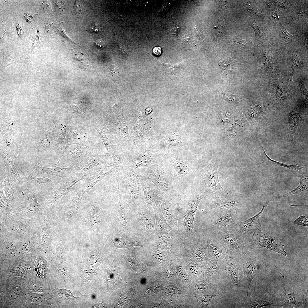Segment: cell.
Returning a JSON list of instances; mask_svg holds the SVG:
<instances>
[{
    "label": "cell",
    "instance_id": "23",
    "mask_svg": "<svg viewBox=\"0 0 308 308\" xmlns=\"http://www.w3.org/2000/svg\"><path fill=\"white\" fill-rule=\"evenodd\" d=\"M243 300L246 308H260L268 306L282 307L280 299L268 291L265 293V298H259L256 301L252 300L248 294L244 297Z\"/></svg>",
    "mask_w": 308,
    "mask_h": 308
},
{
    "label": "cell",
    "instance_id": "2",
    "mask_svg": "<svg viewBox=\"0 0 308 308\" xmlns=\"http://www.w3.org/2000/svg\"><path fill=\"white\" fill-rule=\"evenodd\" d=\"M207 195L205 190H196L180 207L177 225L175 229L182 238H187L193 234L194 218L198 205Z\"/></svg>",
    "mask_w": 308,
    "mask_h": 308
},
{
    "label": "cell",
    "instance_id": "51",
    "mask_svg": "<svg viewBox=\"0 0 308 308\" xmlns=\"http://www.w3.org/2000/svg\"><path fill=\"white\" fill-rule=\"evenodd\" d=\"M294 223L298 225L308 226V216L303 215L300 216L294 221Z\"/></svg>",
    "mask_w": 308,
    "mask_h": 308
},
{
    "label": "cell",
    "instance_id": "56",
    "mask_svg": "<svg viewBox=\"0 0 308 308\" xmlns=\"http://www.w3.org/2000/svg\"><path fill=\"white\" fill-rule=\"evenodd\" d=\"M88 30L92 33H97L100 32L101 30V29L100 26L97 23L94 22L91 23L89 26Z\"/></svg>",
    "mask_w": 308,
    "mask_h": 308
},
{
    "label": "cell",
    "instance_id": "31",
    "mask_svg": "<svg viewBox=\"0 0 308 308\" xmlns=\"http://www.w3.org/2000/svg\"><path fill=\"white\" fill-rule=\"evenodd\" d=\"M105 125L103 122L99 121L96 124V128L104 141L106 148L105 155L110 159L112 156L117 145L112 141V137L109 135L108 131Z\"/></svg>",
    "mask_w": 308,
    "mask_h": 308
},
{
    "label": "cell",
    "instance_id": "57",
    "mask_svg": "<svg viewBox=\"0 0 308 308\" xmlns=\"http://www.w3.org/2000/svg\"><path fill=\"white\" fill-rule=\"evenodd\" d=\"M248 11L252 14L261 17L262 14L259 10L253 6H249L248 8Z\"/></svg>",
    "mask_w": 308,
    "mask_h": 308
},
{
    "label": "cell",
    "instance_id": "18",
    "mask_svg": "<svg viewBox=\"0 0 308 308\" xmlns=\"http://www.w3.org/2000/svg\"><path fill=\"white\" fill-rule=\"evenodd\" d=\"M0 187L4 193L10 200L14 201L19 182L7 169L4 164L0 165Z\"/></svg>",
    "mask_w": 308,
    "mask_h": 308
},
{
    "label": "cell",
    "instance_id": "58",
    "mask_svg": "<svg viewBox=\"0 0 308 308\" xmlns=\"http://www.w3.org/2000/svg\"><path fill=\"white\" fill-rule=\"evenodd\" d=\"M280 35L285 39H289L294 37L288 33L285 29H283L281 31Z\"/></svg>",
    "mask_w": 308,
    "mask_h": 308
},
{
    "label": "cell",
    "instance_id": "35",
    "mask_svg": "<svg viewBox=\"0 0 308 308\" xmlns=\"http://www.w3.org/2000/svg\"><path fill=\"white\" fill-rule=\"evenodd\" d=\"M85 192V186L83 187L72 198L67 207L68 216L70 219L74 217L78 212L80 208L82 199Z\"/></svg>",
    "mask_w": 308,
    "mask_h": 308
},
{
    "label": "cell",
    "instance_id": "32",
    "mask_svg": "<svg viewBox=\"0 0 308 308\" xmlns=\"http://www.w3.org/2000/svg\"><path fill=\"white\" fill-rule=\"evenodd\" d=\"M177 276V283L183 288L191 290L193 281L190 277L181 259L174 262Z\"/></svg>",
    "mask_w": 308,
    "mask_h": 308
},
{
    "label": "cell",
    "instance_id": "33",
    "mask_svg": "<svg viewBox=\"0 0 308 308\" xmlns=\"http://www.w3.org/2000/svg\"><path fill=\"white\" fill-rule=\"evenodd\" d=\"M191 289L193 293L200 295L216 294L219 293L214 288V285L207 282L204 279L193 281Z\"/></svg>",
    "mask_w": 308,
    "mask_h": 308
},
{
    "label": "cell",
    "instance_id": "3",
    "mask_svg": "<svg viewBox=\"0 0 308 308\" xmlns=\"http://www.w3.org/2000/svg\"><path fill=\"white\" fill-rule=\"evenodd\" d=\"M135 171L140 177L153 183L165 195L177 201L179 195L177 187L161 163L156 161Z\"/></svg>",
    "mask_w": 308,
    "mask_h": 308
},
{
    "label": "cell",
    "instance_id": "22",
    "mask_svg": "<svg viewBox=\"0 0 308 308\" xmlns=\"http://www.w3.org/2000/svg\"><path fill=\"white\" fill-rule=\"evenodd\" d=\"M228 250L215 236L207 239L206 257L212 261L222 262L226 255Z\"/></svg>",
    "mask_w": 308,
    "mask_h": 308
},
{
    "label": "cell",
    "instance_id": "16",
    "mask_svg": "<svg viewBox=\"0 0 308 308\" xmlns=\"http://www.w3.org/2000/svg\"><path fill=\"white\" fill-rule=\"evenodd\" d=\"M60 148L70 162L68 167L74 169L82 165L92 153L88 147L83 145L65 146Z\"/></svg>",
    "mask_w": 308,
    "mask_h": 308
},
{
    "label": "cell",
    "instance_id": "27",
    "mask_svg": "<svg viewBox=\"0 0 308 308\" xmlns=\"http://www.w3.org/2000/svg\"><path fill=\"white\" fill-rule=\"evenodd\" d=\"M110 159L106 155L92 152L82 165L74 170L76 173H83L100 165L104 164L110 165Z\"/></svg>",
    "mask_w": 308,
    "mask_h": 308
},
{
    "label": "cell",
    "instance_id": "28",
    "mask_svg": "<svg viewBox=\"0 0 308 308\" xmlns=\"http://www.w3.org/2000/svg\"><path fill=\"white\" fill-rule=\"evenodd\" d=\"M224 269L222 262L212 261L205 269L204 279L207 282L215 286L219 282L220 275Z\"/></svg>",
    "mask_w": 308,
    "mask_h": 308
},
{
    "label": "cell",
    "instance_id": "49",
    "mask_svg": "<svg viewBox=\"0 0 308 308\" xmlns=\"http://www.w3.org/2000/svg\"><path fill=\"white\" fill-rule=\"evenodd\" d=\"M169 144L172 146H176L181 142V137L176 133L173 134L169 138Z\"/></svg>",
    "mask_w": 308,
    "mask_h": 308
},
{
    "label": "cell",
    "instance_id": "14",
    "mask_svg": "<svg viewBox=\"0 0 308 308\" xmlns=\"http://www.w3.org/2000/svg\"><path fill=\"white\" fill-rule=\"evenodd\" d=\"M157 198L161 211L167 223L172 228H176L180 208L178 202L167 196L160 190Z\"/></svg>",
    "mask_w": 308,
    "mask_h": 308
},
{
    "label": "cell",
    "instance_id": "19",
    "mask_svg": "<svg viewBox=\"0 0 308 308\" xmlns=\"http://www.w3.org/2000/svg\"><path fill=\"white\" fill-rule=\"evenodd\" d=\"M114 167L108 164L100 165L88 170L86 173L85 190L88 193L95 185L113 172Z\"/></svg>",
    "mask_w": 308,
    "mask_h": 308
},
{
    "label": "cell",
    "instance_id": "36",
    "mask_svg": "<svg viewBox=\"0 0 308 308\" xmlns=\"http://www.w3.org/2000/svg\"><path fill=\"white\" fill-rule=\"evenodd\" d=\"M301 117L298 113L294 111L289 114L288 119L287 137L289 140L294 144V136L298 126L300 124Z\"/></svg>",
    "mask_w": 308,
    "mask_h": 308
},
{
    "label": "cell",
    "instance_id": "11",
    "mask_svg": "<svg viewBox=\"0 0 308 308\" xmlns=\"http://www.w3.org/2000/svg\"><path fill=\"white\" fill-rule=\"evenodd\" d=\"M190 305L194 308H231L229 302L220 293L200 295L192 291Z\"/></svg>",
    "mask_w": 308,
    "mask_h": 308
},
{
    "label": "cell",
    "instance_id": "38",
    "mask_svg": "<svg viewBox=\"0 0 308 308\" xmlns=\"http://www.w3.org/2000/svg\"><path fill=\"white\" fill-rule=\"evenodd\" d=\"M284 245L282 244L280 241L276 237L272 236H267L264 243L263 247L266 248L268 250L273 251L286 256L287 253L284 250Z\"/></svg>",
    "mask_w": 308,
    "mask_h": 308
},
{
    "label": "cell",
    "instance_id": "54",
    "mask_svg": "<svg viewBox=\"0 0 308 308\" xmlns=\"http://www.w3.org/2000/svg\"><path fill=\"white\" fill-rule=\"evenodd\" d=\"M301 295L303 300V308H307L308 299L307 288L301 290Z\"/></svg>",
    "mask_w": 308,
    "mask_h": 308
},
{
    "label": "cell",
    "instance_id": "42",
    "mask_svg": "<svg viewBox=\"0 0 308 308\" xmlns=\"http://www.w3.org/2000/svg\"><path fill=\"white\" fill-rule=\"evenodd\" d=\"M261 147L264 159L268 163L278 166L283 167L289 169L297 171H302L306 168L305 167L297 165H290L275 161L270 158L266 153L263 146L261 144Z\"/></svg>",
    "mask_w": 308,
    "mask_h": 308
},
{
    "label": "cell",
    "instance_id": "59",
    "mask_svg": "<svg viewBox=\"0 0 308 308\" xmlns=\"http://www.w3.org/2000/svg\"><path fill=\"white\" fill-rule=\"evenodd\" d=\"M161 49L160 47L156 46L153 49L152 52L154 55L156 56H159L161 55Z\"/></svg>",
    "mask_w": 308,
    "mask_h": 308
},
{
    "label": "cell",
    "instance_id": "45",
    "mask_svg": "<svg viewBox=\"0 0 308 308\" xmlns=\"http://www.w3.org/2000/svg\"><path fill=\"white\" fill-rule=\"evenodd\" d=\"M253 231V234L251 239L252 246L257 248H262L267 236L262 232L261 229L254 230Z\"/></svg>",
    "mask_w": 308,
    "mask_h": 308
},
{
    "label": "cell",
    "instance_id": "4",
    "mask_svg": "<svg viewBox=\"0 0 308 308\" xmlns=\"http://www.w3.org/2000/svg\"><path fill=\"white\" fill-rule=\"evenodd\" d=\"M181 257L191 258L206 269L212 262L206 257L207 239L194 236L182 239L181 242Z\"/></svg>",
    "mask_w": 308,
    "mask_h": 308
},
{
    "label": "cell",
    "instance_id": "41",
    "mask_svg": "<svg viewBox=\"0 0 308 308\" xmlns=\"http://www.w3.org/2000/svg\"><path fill=\"white\" fill-rule=\"evenodd\" d=\"M216 58L222 73V78L221 83H222L224 79L227 77L228 74L231 72L233 69L232 60L231 58L229 57L222 59L216 56Z\"/></svg>",
    "mask_w": 308,
    "mask_h": 308
},
{
    "label": "cell",
    "instance_id": "60",
    "mask_svg": "<svg viewBox=\"0 0 308 308\" xmlns=\"http://www.w3.org/2000/svg\"><path fill=\"white\" fill-rule=\"evenodd\" d=\"M218 5L220 7L223 9L229 7L228 3L226 1H222L219 2Z\"/></svg>",
    "mask_w": 308,
    "mask_h": 308
},
{
    "label": "cell",
    "instance_id": "46",
    "mask_svg": "<svg viewBox=\"0 0 308 308\" xmlns=\"http://www.w3.org/2000/svg\"><path fill=\"white\" fill-rule=\"evenodd\" d=\"M307 179V175L302 176L300 179L299 184L296 188L291 192L283 196L277 197L275 199L297 194L307 189V186L308 185Z\"/></svg>",
    "mask_w": 308,
    "mask_h": 308
},
{
    "label": "cell",
    "instance_id": "26",
    "mask_svg": "<svg viewBox=\"0 0 308 308\" xmlns=\"http://www.w3.org/2000/svg\"><path fill=\"white\" fill-rule=\"evenodd\" d=\"M139 181L143 193V197L149 211L157 198L159 189L152 183L139 176Z\"/></svg>",
    "mask_w": 308,
    "mask_h": 308
},
{
    "label": "cell",
    "instance_id": "34",
    "mask_svg": "<svg viewBox=\"0 0 308 308\" xmlns=\"http://www.w3.org/2000/svg\"><path fill=\"white\" fill-rule=\"evenodd\" d=\"M101 211L99 207L98 202L97 201H95L88 215L89 226L95 234L97 232L101 221Z\"/></svg>",
    "mask_w": 308,
    "mask_h": 308
},
{
    "label": "cell",
    "instance_id": "21",
    "mask_svg": "<svg viewBox=\"0 0 308 308\" xmlns=\"http://www.w3.org/2000/svg\"><path fill=\"white\" fill-rule=\"evenodd\" d=\"M156 225V232L159 240L163 239L173 228L167 223L161 211L158 198L153 204Z\"/></svg>",
    "mask_w": 308,
    "mask_h": 308
},
{
    "label": "cell",
    "instance_id": "48",
    "mask_svg": "<svg viewBox=\"0 0 308 308\" xmlns=\"http://www.w3.org/2000/svg\"><path fill=\"white\" fill-rule=\"evenodd\" d=\"M303 64V62L300 58L297 55L293 56L291 63L290 73L291 79H292L293 74L295 71Z\"/></svg>",
    "mask_w": 308,
    "mask_h": 308
},
{
    "label": "cell",
    "instance_id": "62",
    "mask_svg": "<svg viewBox=\"0 0 308 308\" xmlns=\"http://www.w3.org/2000/svg\"><path fill=\"white\" fill-rule=\"evenodd\" d=\"M41 234L42 240L45 242V240L47 239L48 238L47 232H46L45 230H42V231Z\"/></svg>",
    "mask_w": 308,
    "mask_h": 308
},
{
    "label": "cell",
    "instance_id": "15",
    "mask_svg": "<svg viewBox=\"0 0 308 308\" xmlns=\"http://www.w3.org/2000/svg\"><path fill=\"white\" fill-rule=\"evenodd\" d=\"M244 277V290L247 295L251 283L254 277L262 272V266L265 260H257L251 257L241 254Z\"/></svg>",
    "mask_w": 308,
    "mask_h": 308
},
{
    "label": "cell",
    "instance_id": "24",
    "mask_svg": "<svg viewBox=\"0 0 308 308\" xmlns=\"http://www.w3.org/2000/svg\"><path fill=\"white\" fill-rule=\"evenodd\" d=\"M193 60L189 59L184 62L175 64L165 63L159 61L157 62L163 74L173 80L177 81L182 72Z\"/></svg>",
    "mask_w": 308,
    "mask_h": 308
},
{
    "label": "cell",
    "instance_id": "63",
    "mask_svg": "<svg viewBox=\"0 0 308 308\" xmlns=\"http://www.w3.org/2000/svg\"><path fill=\"white\" fill-rule=\"evenodd\" d=\"M94 44L98 47L102 48L104 46V43L101 41H97L95 42Z\"/></svg>",
    "mask_w": 308,
    "mask_h": 308
},
{
    "label": "cell",
    "instance_id": "55",
    "mask_svg": "<svg viewBox=\"0 0 308 308\" xmlns=\"http://www.w3.org/2000/svg\"><path fill=\"white\" fill-rule=\"evenodd\" d=\"M220 25L215 26L212 29V33L215 37H220L223 33V27L220 26Z\"/></svg>",
    "mask_w": 308,
    "mask_h": 308
},
{
    "label": "cell",
    "instance_id": "29",
    "mask_svg": "<svg viewBox=\"0 0 308 308\" xmlns=\"http://www.w3.org/2000/svg\"><path fill=\"white\" fill-rule=\"evenodd\" d=\"M181 259L193 281L204 279L205 269L201 264L187 257H182Z\"/></svg>",
    "mask_w": 308,
    "mask_h": 308
},
{
    "label": "cell",
    "instance_id": "1",
    "mask_svg": "<svg viewBox=\"0 0 308 308\" xmlns=\"http://www.w3.org/2000/svg\"><path fill=\"white\" fill-rule=\"evenodd\" d=\"M222 262L224 269L214 288L228 301L232 308L245 307L243 298L246 295L241 254L228 250Z\"/></svg>",
    "mask_w": 308,
    "mask_h": 308
},
{
    "label": "cell",
    "instance_id": "17",
    "mask_svg": "<svg viewBox=\"0 0 308 308\" xmlns=\"http://www.w3.org/2000/svg\"><path fill=\"white\" fill-rule=\"evenodd\" d=\"M22 162V164L31 170L33 175L35 176L38 175L46 174L55 176L58 178L64 179L75 173L73 169L69 167H46L35 165L25 160H23Z\"/></svg>",
    "mask_w": 308,
    "mask_h": 308
},
{
    "label": "cell",
    "instance_id": "25",
    "mask_svg": "<svg viewBox=\"0 0 308 308\" xmlns=\"http://www.w3.org/2000/svg\"><path fill=\"white\" fill-rule=\"evenodd\" d=\"M17 169L23 181L30 183L35 186H38L42 191H47L46 190L51 187L52 185L58 184L59 178L54 179L50 177H38L33 176L27 172H23L19 167Z\"/></svg>",
    "mask_w": 308,
    "mask_h": 308
},
{
    "label": "cell",
    "instance_id": "52",
    "mask_svg": "<svg viewBox=\"0 0 308 308\" xmlns=\"http://www.w3.org/2000/svg\"><path fill=\"white\" fill-rule=\"evenodd\" d=\"M251 27L254 29L256 37L261 38L263 36V33L262 28L255 22H253L250 25Z\"/></svg>",
    "mask_w": 308,
    "mask_h": 308
},
{
    "label": "cell",
    "instance_id": "10",
    "mask_svg": "<svg viewBox=\"0 0 308 308\" xmlns=\"http://www.w3.org/2000/svg\"><path fill=\"white\" fill-rule=\"evenodd\" d=\"M139 176L136 171L126 169L125 172L117 178L124 190L125 194L132 202L139 197L141 189L139 181Z\"/></svg>",
    "mask_w": 308,
    "mask_h": 308
},
{
    "label": "cell",
    "instance_id": "50",
    "mask_svg": "<svg viewBox=\"0 0 308 308\" xmlns=\"http://www.w3.org/2000/svg\"><path fill=\"white\" fill-rule=\"evenodd\" d=\"M232 42L234 45L241 47H246L248 44L247 42L245 40H242L235 36H234L232 38Z\"/></svg>",
    "mask_w": 308,
    "mask_h": 308
},
{
    "label": "cell",
    "instance_id": "5",
    "mask_svg": "<svg viewBox=\"0 0 308 308\" xmlns=\"http://www.w3.org/2000/svg\"><path fill=\"white\" fill-rule=\"evenodd\" d=\"M219 209L211 219L210 228L229 233H238L239 220L238 207Z\"/></svg>",
    "mask_w": 308,
    "mask_h": 308
},
{
    "label": "cell",
    "instance_id": "44",
    "mask_svg": "<svg viewBox=\"0 0 308 308\" xmlns=\"http://www.w3.org/2000/svg\"><path fill=\"white\" fill-rule=\"evenodd\" d=\"M114 245L118 248H128L138 245L137 242L127 237H118L113 240Z\"/></svg>",
    "mask_w": 308,
    "mask_h": 308
},
{
    "label": "cell",
    "instance_id": "40",
    "mask_svg": "<svg viewBox=\"0 0 308 308\" xmlns=\"http://www.w3.org/2000/svg\"><path fill=\"white\" fill-rule=\"evenodd\" d=\"M0 154L4 161V165L7 169L22 184L23 181L19 174L17 168L14 164V158L10 157L2 151H0Z\"/></svg>",
    "mask_w": 308,
    "mask_h": 308
},
{
    "label": "cell",
    "instance_id": "6",
    "mask_svg": "<svg viewBox=\"0 0 308 308\" xmlns=\"http://www.w3.org/2000/svg\"><path fill=\"white\" fill-rule=\"evenodd\" d=\"M248 232L242 234H232L218 230H214V236L228 250L244 254L250 257L253 254L246 248L244 240Z\"/></svg>",
    "mask_w": 308,
    "mask_h": 308
},
{
    "label": "cell",
    "instance_id": "39",
    "mask_svg": "<svg viewBox=\"0 0 308 308\" xmlns=\"http://www.w3.org/2000/svg\"><path fill=\"white\" fill-rule=\"evenodd\" d=\"M68 57L70 60L74 67L77 69L81 70H90L91 66L86 61V59L83 54L76 53L74 54H68Z\"/></svg>",
    "mask_w": 308,
    "mask_h": 308
},
{
    "label": "cell",
    "instance_id": "9",
    "mask_svg": "<svg viewBox=\"0 0 308 308\" xmlns=\"http://www.w3.org/2000/svg\"><path fill=\"white\" fill-rule=\"evenodd\" d=\"M219 161L217 158H212L210 163L200 171V176L205 184V190L208 194L224 191L220 183L218 174Z\"/></svg>",
    "mask_w": 308,
    "mask_h": 308
},
{
    "label": "cell",
    "instance_id": "61",
    "mask_svg": "<svg viewBox=\"0 0 308 308\" xmlns=\"http://www.w3.org/2000/svg\"><path fill=\"white\" fill-rule=\"evenodd\" d=\"M74 9L77 13H79L81 11V8L79 3L78 1H76L74 5Z\"/></svg>",
    "mask_w": 308,
    "mask_h": 308
},
{
    "label": "cell",
    "instance_id": "47",
    "mask_svg": "<svg viewBox=\"0 0 308 308\" xmlns=\"http://www.w3.org/2000/svg\"><path fill=\"white\" fill-rule=\"evenodd\" d=\"M220 93L225 100L231 103H238L243 98V96H242L233 94L223 92Z\"/></svg>",
    "mask_w": 308,
    "mask_h": 308
},
{
    "label": "cell",
    "instance_id": "30",
    "mask_svg": "<svg viewBox=\"0 0 308 308\" xmlns=\"http://www.w3.org/2000/svg\"><path fill=\"white\" fill-rule=\"evenodd\" d=\"M281 275L283 280L281 283L280 295L281 297V303L282 307L284 308H303V302L297 301L294 295V292L290 293L286 289L284 281V276L279 271Z\"/></svg>",
    "mask_w": 308,
    "mask_h": 308
},
{
    "label": "cell",
    "instance_id": "53",
    "mask_svg": "<svg viewBox=\"0 0 308 308\" xmlns=\"http://www.w3.org/2000/svg\"><path fill=\"white\" fill-rule=\"evenodd\" d=\"M260 107L258 106H256L251 108L248 110L249 115L252 117H256L258 116L260 113Z\"/></svg>",
    "mask_w": 308,
    "mask_h": 308
},
{
    "label": "cell",
    "instance_id": "8",
    "mask_svg": "<svg viewBox=\"0 0 308 308\" xmlns=\"http://www.w3.org/2000/svg\"><path fill=\"white\" fill-rule=\"evenodd\" d=\"M131 150L125 158L126 169L135 171L138 168L149 166L156 161L151 152L141 145Z\"/></svg>",
    "mask_w": 308,
    "mask_h": 308
},
{
    "label": "cell",
    "instance_id": "7",
    "mask_svg": "<svg viewBox=\"0 0 308 308\" xmlns=\"http://www.w3.org/2000/svg\"><path fill=\"white\" fill-rule=\"evenodd\" d=\"M205 211L208 212L212 209H229L239 207L240 200L238 196L230 193L225 190L208 194Z\"/></svg>",
    "mask_w": 308,
    "mask_h": 308
},
{
    "label": "cell",
    "instance_id": "43",
    "mask_svg": "<svg viewBox=\"0 0 308 308\" xmlns=\"http://www.w3.org/2000/svg\"><path fill=\"white\" fill-rule=\"evenodd\" d=\"M140 216L141 221L145 229L148 233L153 234L155 232V222L149 213H141Z\"/></svg>",
    "mask_w": 308,
    "mask_h": 308
},
{
    "label": "cell",
    "instance_id": "37",
    "mask_svg": "<svg viewBox=\"0 0 308 308\" xmlns=\"http://www.w3.org/2000/svg\"><path fill=\"white\" fill-rule=\"evenodd\" d=\"M114 186L117 196V209L119 218L121 225L125 227L127 225V223L126 213V210L121 196L117 178L115 180Z\"/></svg>",
    "mask_w": 308,
    "mask_h": 308
},
{
    "label": "cell",
    "instance_id": "12",
    "mask_svg": "<svg viewBox=\"0 0 308 308\" xmlns=\"http://www.w3.org/2000/svg\"><path fill=\"white\" fill-rule=\"evenodd\" d=\"M85 178V172H75L66 178H59L58 184H60V187L52 192L49 193L46 191H44V194L46 197L52 198V200L50 201V203H54L56 201L65 197L73 186L78 181Z\"/></svg>",
    "mask_w": 308,
    "mask_h": 308
},
{
    "label": "cell",
    "instance_id": "20",
    "mask_svg": "<svg viewBox=\"0 0 308 308\" xmlns=\"http://www.w3.org/2000/svg\"><path fill=\"white\" fill-rule=\"evenodd\" d=\"M272 200L265 202L261 211L252 217L240 222L238 226V234L264 228V222L266 210L269 203Z\"/></svg>",
    "mask_w": 308,
    "mask_h": 308
},
{
    "label": "cell",
    "instance_id": "13",
    "mask_svg": "<svg viewBox=\"0 0 308 308\" xmlns=\"http://www.w3.org/2000/svg\"><path fill=\"white\" fill-rule=\"evenodd\" d=\"M164 168L177 187L190 179L191 166L185 161L176 160L169 166H165Z\"/></svg>",
    "mask_w": 308,
    "mask_h": 308
}]
</instances>
